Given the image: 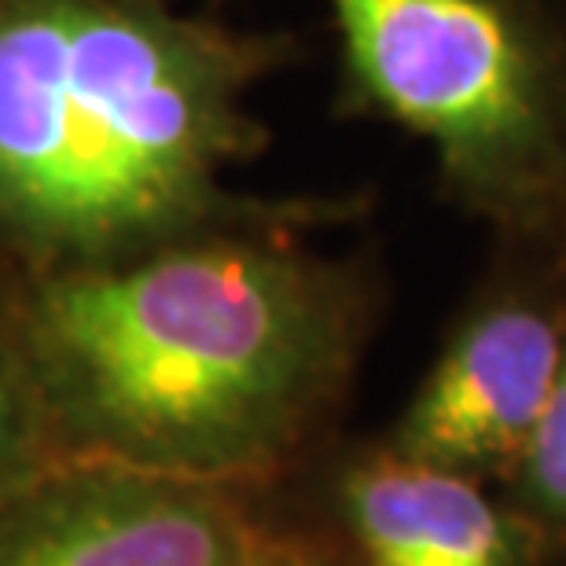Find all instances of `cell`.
I'll use <instances>...</instances> for the list:
<instances>
[{
	"mask_svg": "<svg viewBox=\"0 0 566 566\" xmlns=\"http://www.w3.org/2000/svg\"><path fill=\"white\" fill-rule=\"evenodd\" d=\"M349 88L434 147L449 188L515 221L566 169L552 60L504 0H327Z\"/></svg>",
	"mask_w": 566,
	"mask_h": 566,
	"instance_id": "obj_3",
	"label": "cell"
},
{
	"mask_svg": "<svg viewBox=\"0 0 566 566\" xmlns=\"http://www.w3.org/2000/svg\"><path fill=\"white\" fill-rule=\"evenodd\" d=\"M338 515L360 566H530L537 534L471 474L382 446L338 474Z\"/></svg>",
	"mask_w": 566,
	"mask_h": 566,
	"instance_id": "obj_6",
	"label": "cell"
},
{
	"mask_svg": "<svg viewBox=\"0 0 566 566\" xmlns=\"http://www.w3.org/2000/svg\"><path fill=\"white\" fill-rule=\"evenodd\" d=\"M566 349V316L526 298L482 305L457 327L387 446L471 479H512Z\"/></svg>",
	"mask_w": 566,
	"mask_h": 566,
	"instance_id": "obj_5",
	"label": "cell"
},
{
	"mask_svg": "<svg viewBox=\"0 0 566 566\" xmlns=\"http://www.w3.org/2000/svg\"><path fill=\"white\" fill-rule=\"evenodd\" d=\"M298 548L247 490L122 463L55 460L0 515V566H276Z\"/></svg>",
	"mask_w": 566,
	"mask_h": 566,
	"instance_id": "obj_4",
	"label": "cell"
},
{
	"mask_svg": "<svg viewBox=\"0 0 566 566\" xmlns=\"http://www.w3.org/2000/svg\"><path fill=\"white\" fill-rule=\"evenodd\" d=\"M0 305L60 460L235 490L310 446L360 338L354 280L273 221L27 269Z\"/></svg>",
	"mask_w": 566,
	"mask_h": 566,
	"instance_id": "obj_1",
	"label": "cell"
},
{
	"mask_svg": "<svg viewBox=\"0 0 566 566\" xmlns=\"http://www.w3.org/2000/svg\"><path fill=\"white\" fill-rule=\"evenodd\" d=\"M280 55L166 0H0V251L96 265L291 218L224 188Z\"/></svg>",
	"mask_w": 566,
	"mask_h": 566,
	"instance_id": "obj_2",
	"label": "cell"
},
{
	"mask_svg": "<svg viewBox=\"0 0 566 566\" xmlns=\"http://www.w3.org/2000/svg\"><path fill=\"white\" fill-rule=\"evenodd\" d=\"M507 485L512 507L537 537H566V349L545 412Z\"/></svg>",
	"mask_w": 566,
	"mask_h": 566,
	"instance_id": "obj_8",
	"label": "cell"
},
{
	"mask_svg": "<svg viewBox=\"0 0 566 566\" xmlns=\"http://www.w3.org/2000/svg\"><path fill=\"white\" fill-rule=\"evenodd\" d=\"M276 566H332V563H327V559H321V556H316V552L313 548H298V552H294V556H287V559H283V563H276Z\"/></svg>",
	"mask_w": 566,
	"mask_h": 566,
	"instance_id": "obj_9",
	"label": "cell"
},
{
	"mask_svg": "<svg viewBox=\"0 0 566 566\" xmlns=\"http://www.w3.org/2000/svg\"><path fill=\"white\" fill-rule=\"evenodd\" d=\"M60 452L44 427L38 394L0 305V515L41 479Z\"/></svg>",
	"mask_w": 566,
	"mask_h": 566,
	"instance_id": "obj_7",
	"label": "cell"
}]
</instances>
